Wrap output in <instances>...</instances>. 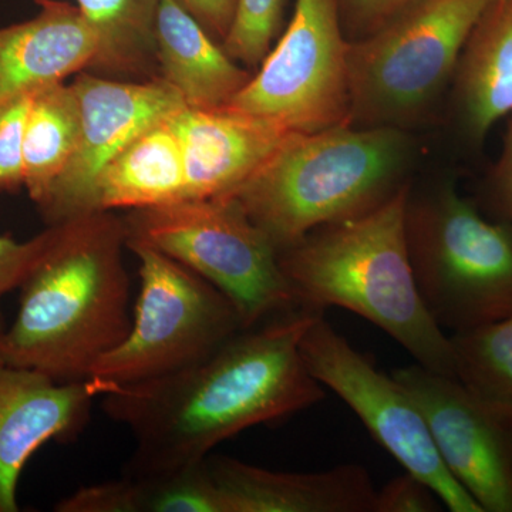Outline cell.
<instances>
[{
  "instance_id": "cb8c5ba5",
  "label": "cell",
  "mask_w": 512,
  "mask_h": 512,
  "mask_svg": "<svg viewBox=\"0 0 512 512\" xmlns=\"http://www.w3.org/2000/svg\"><path fill=\"white\" fill-rule=\"evenodd\" d=\"M284 0H237L224 50L248 69L261 66L281 28Z\"/></svg>"
},
{
  "instance_id": "8fae6325",
  "label": "cell",
  "mask_w": 512,
  "mask_h": 512,
  "mask_svg": "<svg viewBox=\"0 0 512 512\" xmlns=\"http://www.w3.org/2000/svg\"><path fill=\"white\" fill-rule=\"evenodd\" d=\"M392 376L413 397L451 476L483 512H512V416L456 376L413 365Z\"/></svg>"
},
{
  "instance_id": "d6986e66",
  "label": "cell",
  "mask_w": 512,
  "mask_h": 512,
  "mask_svg": "<svg viewBox=\"0 0 512 512\" xmlns=\"http://www.w3.org/2000/svg\"><path fill=\"white\" fill-rule=\"evenodd\" d=\"M168 119L147 128L100 171L94 183L93 212L138 210L184 200L183 151Z\"/></svg>"
},
{
  "instance_id": "ba28073f",
  "label": "cell",
  "mask_w": 512,
  "mask_h": 512,
  "mask_svg": "<svg viewBox=\"0 0 512 512\" xmlns=\"http://www.w3.org/2000/svg\"><path fill=\"white\" fill-rule=\"evenodd\" d=\"M126 245L140 261V295L127 338L87 376L99 396L187 369L247 329L231 299L200 275L146 244Z\"/></svg>"
},
{
  "instance_id": "7c38bea8",
  "label": "cell",
  "mask_w": 512,
  "mask_h": 512,
  "mask_svg": "<svg viewBox=\"0 0 512 512\" xmlns=\"http://www.w3.org/2000/svg\"><path fill=\"white\" fill-rule=\"evenodd\" d=\"M72 86L82 119L79 146L72 163L37 204L52 225L93 212L94 183L111 158L147 128L187 107L163 79L121 83L80 74Z\"/></svg>"
},
{
  "instance_id": "6da1fadb",
  "label": "cell",
  "mask_w": 512,
  "mask_h": 512,
  "mask_svg": "<svg viewBox=\"0 0 512 512\" xmlns=\"http://www.w3.org/2000/svg\"><path fill=\"white\" fill-rule=\"evenodd\" d=\"M323 312L292 309L244 329L187 369L106 390L103 409L136 441L124 474L175 470L258 424L275 423L325 399L301 352Z\"/></svg>"
},
{
  "instance_id": "4fadbf2b",
  "label": "cell",
  "mask_w": 512,
  "mask_h": 512,
  "mask_svg": "<svg viewBox=\"0 0 512 512\" xmlns=\"http://www.w3.org/2000/svg\"><path fill=\"white\" fill-rule=\"evenodd\" d=\"M99 396L89 380L57 382L0 363V512H18L23 468L49 441L77 439Z\"/></svg>"
},
{
  "instance_id": "3957f363",
  "label": "cell",
  "mask_w": 512,
  "mask_h": 512,
  "mask_svg": "<svg viewBox=\"0 0 512 512\" xmlns=\"http://www.w3.org/2000/svg\"><path fill=\"white\" fill-rule=\"evenodd\" d=\"M410 184L372 210L313 229L279 252L302 308L346 309L396 340L417 365L454 376L450 335L421 298L406 237Z\"/></svg>"
},
{
  "instance_id": "7402d4cb",
  "label": "cell",
  "mask_w": 512,
  "mask_h": 512,
  "mask_svg": "<svg viewBox=\"0 0 512 512\" xmlns=\"http://www.w3.org/2000/svg\"><path fill=\"white\" fill-rule=\"evenodd\" d=\"M454 376L512 416V313L481 328L450 335Z\"/></svg>"
},
{
  "instance_id": "484cf974",
  "label": "cell",
  "mask_w": 512,
  "mask_h": 512,
  "mask_svg": "<svg viewBox=\"0 0 512 512\" xmlns=\"http://www.w3.org/2000/svg\"><path fill=\"white\" fill-rule=\"evenodd\" d=\"M426 0H336L350 42L379 32Z\"/></svg>"
},
{
  "instance_id": "83f0119b",
  "label": "cell",
  "mask_w": 512,
  "mask_h": 512,
  "mask_svg": "<svg viewBox=\"0 0 512 512\" xmlns=\"http://www.w3.org/2000/svg\"><path fill=\"white\" fill-rule=\"evenodd\" d=\"M443 507L429 484L404 471L376 490L372 512H439Z\"/></svg>"
},
{
  "instance_id": "ac0fdd59",
  "label": "cell",
  "mask_w": 512,
  "mask_h": 512,
  "mask_svg": "<svg viewBox=\"0 0 512 512\" xmlns=\"http://www.w3.org/2000/svg\"><path fill=\"white\" fill-rule=\"evenodd\" d=\"M453 83L461 126L480 143L512 113V0H491L461 52Z\"/></svg>"
},
{
  "instance_id": "277c9868",
  "label": "cell",
  "mask_w": 512,
  "mask_h": 512,
  "mask_svg": "<svg viewBox=\"0 0 512 512\" xmlns=\"http://www.w3.org/2000/svg\"><path fill=\"white\" fill-rule=\"evenodd\" d=\"M412 151L403 128L342 124L291 133L229 197L281 252L313 229L356 217L396 194L407 184Z\"/></svg>"
},
{
  "instance_id": "603a6c76",
  "label": "cell",
  "mask_w": 512,
  "mask_h": 512,
  "mask_svg": "<svg viewBox=\"0 0 512 512\" xmlns=\"http://www.w3.org/2000/svg\"><path fill=\"white\" fill-rule=\"evenodd\" d=\"M100 37L101 66L116 70L140 67L156 49L154 19L160 0H76Z\"/></svg>"
},
{
  "instance_id": "5b68a950",
  "label": "cell",
  "mask_w": 512,
  "mask_h": 512,
  "mask_svg": "<svg viewBox=\"0 0 512 512\" xmlns=\"http://www.w3.org/2000/svg\"><path fill=\"white\" fill-rule=\"evenodd\" d=\"M406 237L421 298L441 329L453 335L511 315V228L485 218L456 185L410 190Z\"/></svg>"
},
{
  "instance_id": "2e32d148",
  "label": "cell",
  "mask_w": 512,
  "mask_h": 512,
  "mask_svg": "<svg viewBox=\"0 0 512 512\" xmlns=\"http://www.w3.org/2000/svg\"><path fill=\"white\" fill-rule=\"evenodd\" d=\"M36 2L35 18L0 29V103L99 62L100 37L79 8Z\"/></svg>"
},
{
  "instance_id": "4316f807",
  "label": "cell",
  "mask_w": 512,
  "mask_h": 512,
  "mask_svg": "<svg viewBox=\"0 0 512 512\" xmlns=\"http://www.w3.org/2000/svg\"><path fill=\"white\" fill-rule=\"evenodd\" d=\"M53 234L55 229L50 227L25 242L16 241L8 235H0V336L8 328L2 312L3 296L22 285L30 269L39 261L40 256L45 254Z\"/></svg>"
},
{
  "instance_id": "5bb4252c",
  "label": "cell",
  "mask_w": 512,
  "mask_h": 512,
  "mask_svg": "<svg viewBox=\"0 0 512 512\" xmlns=\"http://www.w3.org/2000/svg\"><path fill=\"white\" fill-rule=\"evenodd\" d=\"M168 120L183 151L184 200L234 194L293 133L228 106L184 107Z\"/></svg>"
},
{
  "instance_id": "52a82bcc",
  "label": "cell",
  "mask_w": 512,
  "mask_h": 512,
  "mask_svg": "<svg viewBox=\"0 0 512 512\" xmlns=\"http://www.w3.org/2000/svg\"><path fill=\"white\" fill-rule=\"evenodd\" d=\"M123 224L127 241L163 252L220 289L247 329L299 308L274 242L234 197L138 208Z\"/></svg>"
},
{
  "instance_id": "ffe728a7",
  "label": "cell",
  "mask_w": 512,
  "mask_h": 512,
  "mask_svg": "<svg viewBox=\"0 0 512 512\" xmlns=\"http://www.w3.org/2000/svg\"><path fill=\"white\" fill-rule=\"evenodd\" d=\"M59 512H224L208 457L175 470L89 485L64 498Z\"/></svg>"
},
{
  "instance_id": "e0dca14e",
  "label": "cell",
  "mask_w": 512,
  "mask_h": 512,
  "mask_svg": "<svg viewBox=\"0 0 512 512\" xmlns=\"http://www.w3.org/2000/svg\"><path fill=\"white\" fill-rule=\"evenodd\" d=\"M154 43L164 82L192 109L227 106L252 77L212 42L183 0L158 2Z\"/></svg>"
},
{
  "instance_id": "d4e9b609",
  "label": "cell",
  "mask_w": 512,
  "mask_h": 512,
  "mask_svg": "<svg viewBox=\"0 0 512 512\" xmlns=\"http://www.w3.org/2000/svg\"><path fill=\"white\" fill-rule=\"evenodd\" d=\"M33 93L18 94L0 103V195L25 187L23 137Z\"/></svg>"
},
{
  "instance_id": "30bf717a",
  "label": "cell",
  "mask_w": 512,
  "mask_h": 512,
  "mask_svg": "<svg viewBox=\"0 0 512 512\" xmlns=\"http://www.w3.org/2000/svg\"><path fill=\"white\" fill-rule=\"evenodd\" d=\"M306 367L365 424L373 440L439 495L451 512H483L444 466L419 406L403 384L373 365L319 315L301 342Z\"/></svg>"
},
{
  "instance_id": "44dd1931",
  "label": "cell",
  "mask_w": 512,
  "mask_h": 512,
  "mask_svg": "<svg viewBox=\"0 0 512 512\" xmlns=\"http://www.w3.org/2000/svg\"><path fill=\"white\" fill-rule=\"evenodd\" d=\"M82 119L72 84H47L33 93L25 137V188L40 204L72 163L79 146Z\"/></svg>"
},
{
  "instance_id": "9a60e30c",
  "label": "cell",
  "mask_w": 512,
  "mask_h": 512,
  "mask_svg": "<svg viewBox=\"0 0 512 512\" xmlns=\"http://www.w3.org/2000/svg\"><path fill=\"white\" fill-rule=\"evenodd\" d=\"M208 466L224 512H372L376 488L359 464L285 473L210 454Z\"/></svg>"
},
{
  "instance_id": "9c48e42d",
  "label": "cell",
  "mask_w": 512,
  "mask_h": 512,
  "mask_svg": "<svg viewBox=\"0 0 512 512\" xmlns=\"http://www.w3.org/2000/svg\"><path fill=\"white\" fill-rule=\"evenodd\" d=\"M349 47L336 0H296L284 36L227 106L293 133L352 124Z\"/></svg>"
},
{
  "instance_id": "f1b7e54d",
  "label": "cell",
  "mask_w": 512,
  "mask_h": 512,
  "mask_svg": "<svg viewBox=\"0 0 512 512\" xmlns=\"http://www.w3.org/2000/svg\"><path fill=\"white\" fill-rule=\"evenodd\" d=\"M488 200L500 222L512 231V113L508 116L503 150L493 167L488 184Z\"/></svg>"
},
{
  "instance_id": "8992f818",
  "label": "cell",
  "mask_w": 512,
  "mask_h": 512,
  "mask_svg": "<svg viewBox=\"0 0 512 512\" xmlns=\"http://www.w3.org/2000/svg\"><path fill=\"white\" fill-rule=\"evenodd\" d=\"M491 0H426L389 26L350 42V123L409 127L453 82L458 60Z\"/></svg>"
},
{
  "instance_id": "7a4b0ae2",
  "label": "cell",
  "mask_w": 512,
  "mask_h": 512,
  "mask_svg": "<svg viewBox=\"0 0 512 512\" xmlns=\"http://www.w3.org/2000/svg\"><path fill=\"white\" fill-rule=\"evenodd\" d=\"M107 212L52 225L49 247L19 286L18 315L0 336V363L79 382L127 338L126 229Z\"/></svg>"
},
{
  "instance_id": "f546056e",
  "label": "cell",
  "mask_w": 512,
  "mask_h": 512,
  "mask_svg": "<svg viewBox=\"0 0 512 512\" xmlns=\"http://www.w3.org/2000/svg\"><path fill=\"white\" fill-rule=\"evenodd\" d=\"M201 23L210 28L211 32L222 37L227 36L229 26L234 19L237 0H183Z\"/></svg>"
}]
</instances>
